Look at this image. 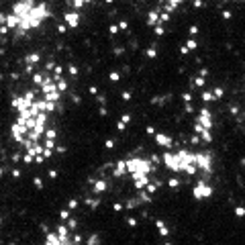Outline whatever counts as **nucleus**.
<instances>
[{"label":"nucleus","mask_w":245,"mask_h":245,"mask_svg":"<svg viewBox=\"0 0 245 245\" xmlns=\"http://www.w3.org/2000/svg\"><path fill=\"white\" fill-rule=\"evenodd\" d=\"M196 122H198V125H202L204 129H211L212 127V114H211V110H208V108H202V110H200V117L196 118Z\"/></svg>","instance_id":"obj_6"},{"label":"nucleus","mask_w":245,"mask_h":245,"mask_svg":"<svg viewBox=\"0 0 245 245\" xmlns=\"http://www.w3.org/2000/svg\"><path fill=\"white\" fill-rule=\"evenodd\" d=\"M88 184L92 186V192L94 194H102V192L108 190V182L104 180V178H88Z\"/></svg>","instance_id":"obj_5"},{"label":"nucleus","mask_w":245,"mask_h":245,"mask_svg":"<svg viewBox=\"0 0 245 245\" xmlns=\"http://www.w3.org/2000/svg\"><path fill=\"white\" fill-rule=\"evenodd\" d=\"M233 215H235L237 219H245V206L243 204H237L235 208H233Z\"/></svg>","instance_id":"obj_14"},{"label":"nucleus","mask_w":245,"mask_h":245,"mask_svg":"<svg viewBox=\"0 0 245 245\" xmlns=\"http://www.w3.org/2000/svg\"><path fill=\"white\" fill-rule=\"evenodd\" d=\"M0 225H2V219H0Z\"/></svg>","instance_id":"obj_27"},{"label":"nucleus","mask_w":245,"mask_h":245,"mask_svg":"<svg viewBox=\"0 0 245 245\" xmlns=\"http://www.w3.org/2000/svg\"><path fill=\"white\" fill-rule=\"evenodd\" d=\"M243 117H245V114H243Z\"/></svg>","instance_id":"obj_28"},{"label":"nucleus","mask_w":245,"mask_h":245,"mask_svg":"<svg viewBox=\"0 0 245 245\" xmlns=\"http://www.w3.org/2000/svg\"><path fill=\"white\" fill-rule=\"evenodd\" d=\"M162 245H174V243H172V241H166V243H162Z\"/></svg>","instance_id":"obj_26"},{"label":"nucleus","mask_w":245,"mask_h":245,"mask_svg":"<svg viewBox=\"0 0 245 245\" xmlns=\"http://www.w3.org/2000/svg\"><path fill=\"white\" fill-rule=\"evenodd\" d=\"M127 225H129V227H137V225H139V219H135V216H129V219H127Z\"/></svg>","instance_id":"obj_18"},{"label":"nucleus","mask_w":245,"mask_h":245,"mask_svg":"<svg viewBox=\"0 0 245 245\" xmlns=\"http://www.w3.org/2000/svg\"><path fill=\"white\" fill-rule=\"evenodd\" d=\"M49 178H57V170H49Z\"/></svg>","instance_id":"obj_24"},{"label":"nucleus","mask_w":245,"mask_h":245,"mask_svg":"<svg viewBox=\"0 0 245 245\" xmlns=\"http://www.w3.org/2000/svg\"><path fill=\"white\" fill-rule=\"evenodd\" d=\"M155 143L162 145V147H166V149H172V147H174V139L167 137V135H163V133H155Z\"/></svg>","instance_id":"obj_7"},{"label":"nucleus","mask_w":245,"mask_h":245,"mask_svg":"<svg viewBox=\"0 0 245 245\" xmlns=\"http://www.w3.org/2000/svg\"><path fill=\"white\" fill-rule=\"evenodd\" d=\"M147 135H155V129H153V127H147Z\"/></svg>","instance_id":"obj_25"},{"label":"nucleus","mask_w":245,"mask_h":245,"mask_svg":"<svg viewBox=\"0 0 245 245\" xmlns=\"http://www.w3.org/2000/svg\"><path fill=\"white\" fill-rule=\"evenodd\" d=\"M84 202H86L90 208H98V204H100L102 200H100V196H88V198H86Z\"/></svg>","instance_id":"obj_12"},{"label":"nucleus","mask_w":245,"mask_h":245,"mask_svg":"<svg viewBox=\"0 0 245 245\" xmlns=\"http://www.w3.org/2000/svg\"><path fill=\"white\" fill-rule=\"evenodd\" d=\"M194 84H196V86H204V76H200V78H196V80H194Z\"/></svg>","instance_id":"obj_23"},{"label":"nucleus","mask_w":245,"mask_h":245,"mask_svg":"<svg viewBox=\"0 0 245 245\" xmlns=\"http://www.w3.org/2000/svg\"><path fill=\"white\" fill-rule=\"evenodd\" d=\"M155 229L159 233V237H170L172 235V229L166 225V220H162V219H155Z\"/></svg>","instance_id":"obj_8"},{"label":"nucleus","mask_w":245,"mask_h":245,"mask_svg":"<svg viewBox=\"0 0 245 245\" xmlns=\"http://www.w3.org/2000/svg\"><path fill=\"white\" fill-rule=\"evenodd\" d=\"M127 174V166H125V159H118V162L113 163V176L114 178H121Z\"/></svg>","instance_id":"obj_9"},{"label":"nucleus","mask_w":245,"mask_h":245,"mask_svg":"<svg viewBox=\"0 0 245 245\" xmlns=\"http://www.w3.org/2000/svg\"><path fill=\"white\" fill-rule=\"evenodd\" d=\"M68 208H69V211H76V208H78V200H76V198H72V200L68 202Z\"/></svg>","instance_id":"obj_19"},{"label":"nucleus","mask_w":245,"mask_h":245,"mask_svg":"<svg viewBox=\"0 0 245 245\" xmlns=\"http://www.w3.org/2000/svg\"><path fill=\"white\" fill-rule=\"evenodd\" d=\"M212 98H215V94H212V92H202V100H204V102H211Z\"/></svg>","instance_id":"obj_17"},{"label":"nucleus","mask_w":245,"mask_h":245,"mask_svg":"<svg viewBox=\"0 0 245 245\" xmlns=\"http://www.w3.org/2000/svg\"><path fill=\"white\" fill-rule=\"evenodd\" d=\"M86 245H100V237L98 235H90L88 239H86Z\"/></svg>","instance_id":"obj_16"},{"label":"nucleus","mask_w":245,"mask_h":245,"mask_svg":"<svg viewBox=\"0 0 245 245\" xmlns=\"http://www.w3.org/2000/svg\"><path fill=\"white\" fill-rule=\"evenodd\" d=\"M212 192H215V188L208 184V182H204V178H202L200 182H196L194 188H192V196H194V200H206V198H211Z\"/></svg>","instance_id":"obj_4"},{"label":"nucleus","mask_w":245,"mask_h":245,"mask_svg":"<svg viewBox=\"0 0 245 245\" xmlns=\"http://www.w3.org/2000/svg\"><path fill=\"white\" fill-rule=\"evenodd\" d=\"M137 192H139L137 198H139V202H141V204H151V202H153V194H149L145 188H143V190H137Z\"/></svg>","instance_id":"obj_11"},{"label":"nucleus","mask_w":245,"mask_h":245,"mask_svg":"<svg viewBox=\"0 0 245 245\" xmlns=\"http://www.w3.org/2000/svg\"><path fill=\"white\" fill-rule=\"evenodd\" d=\"M180 186H182V182L178 180V178H174V176H172L170 180H167V188H174V190H178Z\"/></svg>","instance_id":"obj_15"},{"label":"nucleus","mask_w":245,"mask_h":245,"mask_svg":"<svg viewBox=\"0 0 245 245\" xmlns=\"http://www.w3.org/2000/svg\"><path fill=\"white\" fill-rule=\"evenodd\" d=\"M33 184H35V188H43V182H41V178H35Z\"/></svg>","instance_id":"obj_22"},{"label":"nucleus","mask_w":245,"mask_h":245,"mask_svg":"<svg viewBox=\"0 0 245 245\" xmlns=\"http://www.w3.org/2000/svg\"><path fill=\"white\" fill-rule=\"evenodd\" d=\"M149 182H151L149 176H139V178H133V186H135V190H143Z\"/></svg>","instance_id":"obj_10"},{"label":"nucleus","mask_w":245,"mask_h":245,"mask_svg":"<svg viewBox=\"0 0 245 245\" xmlns=\"http://www.w3.org/2000/svg\"><path fill=\"white\" fill-rule=\"evenodd\" d=\"M139 204H141V202H139V198H129V200L122 204V208H129V211H133V208H137Z\"/></svg>","instance_id":"obj_13"},{"label":"nucleus","mask_w":245,"mask_h":245,"mask_svg":"<svg viewBox=\"0 0 245 245\" xmlns=\"http://www.w3.org/2000/svg\"><path fill=\"white\" fill-rule=\"evenodd\" d=\"M59 219H61V220H68L69 219V208H65V211L59 212Z\"/></svg>","instance_id":"obj_20"},{"label":"nucleus","mask_w":245,"mask_h":245,"mask_svg":"<svg viewBox=\"0 0 245 245\" xmlns=\"http://www.w3.org/2000/svg\"><path fill=\"white\" fill-rule=\"evenodd\" d=\"M51 16L47 4L39 2V0H19L12 4L10 15H6L4 19V27L10 31L24 35L33 29H39L41 24Z\"/></svg>","instance_id":"obj_1"},{"label":"nucleus","mask_w":245,"mask_h":245,"mask_svg":"<svg viewBox=\"0 0 245 245\" xmlns=\"http://www.w3.org/2000/svg\"><path fill=\"white\" fill-rule=\"evenodd\" d=\"M196 153V167H198V172H202L206 178L212 176V172H215V166H212V153L211 151H194Z\"/></svg>","instance_id":"obj_3"},{"label":"nucleus","mask_w":245,"mask_h":245,"mask_svg":"<svg viewBox=\"0 0 245 245\" xmlns=\"http://www.w3.org/2000/svg\"><path fill=\"white\" fill-rule=\"evenodd\" d=\"M113 208H114V212H121V211H122V202H114Z\"/></svg>","instance_id":"obj_21"},{"label":"nucleus","mask_w":245,"mask_h":245,"mask_svg":"<svg viewBox=\"0 0 245 245\" xmlns=\"http://www.w3.org/2000/svg\"><path fill=\"white\" fill-rule=\"evenodd\" d=\"M125 166H127V174H131V178L151 176L153 172V163L149 159H143V157H129V159H125Z\"/></svg>","instance_id":"obj_2"}]
</instances>
